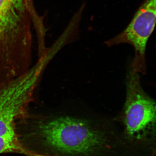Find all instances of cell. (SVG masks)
Segmentation results:
<instances>
[{
	"mask_svg": "<svg viewBox=\"0 0 156 156\" xmlns=\"http://www.w3.org/2000/svg\"><path fill=\"white\" fill-rule=\"evenodd\" d=\"M47 146L65 156H139L122 134L89 119L60 116L41 123Z\"/></svg>",
	"mask_w": 156,
	"mask_h": 156,
	"instance_id": "1",
	"label": "cell"
},
{
	"mask_svg": "<svg viewBox=\"0 0 156 156\" xmlns=\"http://www.w3.org/2000/svg\"><path fill=\"white\" fill-rule=\"evenodd\" d=\"M126 89L123 137L128 145L140 155L142 156L141 153L144 150L153 153L155 143V101L143 89L139 74L134 73L131 70L127 76Z\"/></svg>",
	"mask_w": 156,
	"mask_h": 156,
	"instance_id": "2",
	"label": "cell"
},
{
	"mask_svg": "<svg viewBox=\"0 0 156 156\" xmlns=\"http://www.w3.org/2000/svg\"><path fill=\"white\" fill-rule=\"evenodd\" d=\"M31 0H0V56L16 51L32 40Z\"/></svg>",
	"mask_w": 156,
	"mask_h": 156,
	"instance_id": "3",
	"label": "cell"
},
{
	"mask_svg": "<svg viewBox=\"0 0 156 156\" xmlns=\"http://www.w3.org/2000/svg\"><path fill=\"white\" fill-rule=\"evenodd\" d=\"M156 0H145L127 27L121 33L105 42L108 47L121 44L133 46L135 55L131 70L134 73L145 74V53L148 39L156 23Z\"/></svg>",
	"mask_w": 156,
	"mask_h": 156,
	"instance_id": "4",
	"label": "cell"
},
{
	"mask_svg": "<svg viewBox=\"0 0 156 156\" xmlns=\"http://www.w3.org/2000/svg\"><path fill=\"white\" fill-rule=\"evenodd\" d=\"M12 152L28 156L30 151L23 146L17 136L0 137V154Z\"/></svg>",
	"mask_w": 156,
	"mask_h": 156,
	"instance_id": "5",
	"label": "cell"
},
{
	"mask_svg": "<svg viewBox=\"0 0 156 156\" xmlns=\"http://www.w3.org/2000/svg\"><path fill=\"white\" fill-rule=\"evenodd\" d=\"M28 156H53L50 155H48L43 154H40L35 153L33 152L30 151Z\"/></svg>",
	"mask_w": 156,
	"mask_h": 156,
	"instance_id": "6",
	"label": "cell"
}]
</instances>
